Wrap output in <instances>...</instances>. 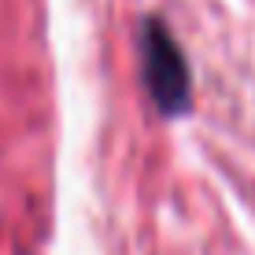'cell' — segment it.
Masks as SVG:
<instances>
[{
    "instance_id": "cell-1",
    "label": "cell",
    "mask_w": 255,
    "mask_h": 255,
    "mask_svg": "<svg viewBox=\"0 0 255 255\" xmlns=\"http://www.w3.org/2000/svg\"><path fill=\"white\" fill-rule=\"evenodd\" d=\"M137 45H140V74H144V85L152 93L155 108L163 115H181L192 100L189 63H185L181 45L174 41V33L159 19H148L140 26Z\"/></svg>"
}]
</instances>
